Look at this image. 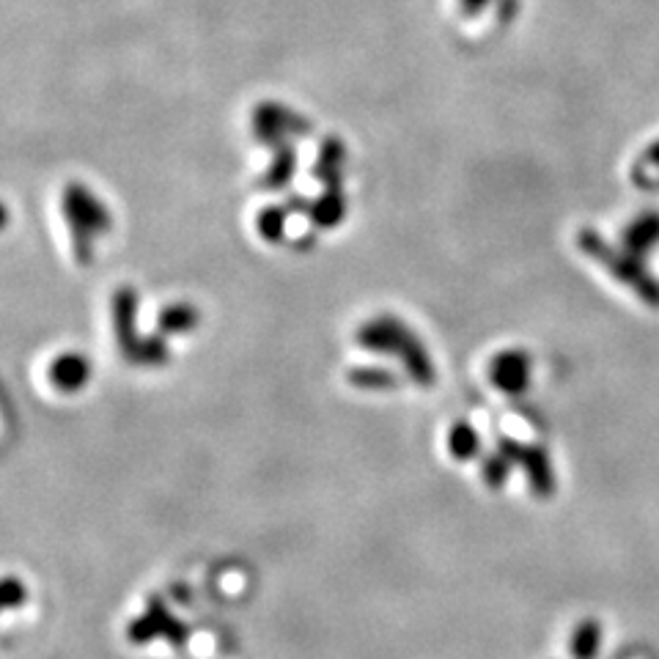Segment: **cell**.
<instances>
[{"label":"cell","mask_w":659,"mask_h":659,"mask_svg":"<svg viewBox=\"0 0 659 659\" xmlns=\"http://www.w3.org/2000/svg\"><path fill=\"white\" fill-rule=\"evenodd\" d=\"M163 632H176V635H184L182 624H173L171 616H168V610L160 599H154L152 605L146 613L135 618L127 624V640L135 643V646H143V643H149V640L160 638Z\"/></svg>","instance_id":"1"},{"label":"cell","mask_w":659,"mask_h":659,"mask_svg":"<svg viewBox=\"0 0 659 659\" xmlns=\"http://www.w3.org/2000/svg\"><path fill=\"white\" fill-rule=\"evenodd\" d=\"M569 651L574 659H596L602 651V624L596 618H585L572 632Z\"/></svg>","instance_id":"2"},{"label":"cell","mask_w":659,"mask_h":659,"mask_svg":"<svg viewBox=\"0 0 659 659\" xmlns=\"http://www.w3.org/2000/svg\"><path fill=\"white\" fill-rule=\"evenodd\" d=\"M28 602V588L22 580H17L14 574H9L6 580H3V610L11 613V610H17Z\"/></svg>","instance_id":"3"},{"label":"cell","mask_w":659,"mask_h":659,"mask_svg":"<svg viewBox=\"0 0 659 659\" xmlns=\"http://www.w3.org/2000/svg\"><path fill=\"white\" fill-rule=\"evenodd\" d=\"M476 434L470 432L467 426H456L454 432H451V454L456 459H467V456L476 454Z\"/></svg>","instance_id":"4"}]
</instances>
